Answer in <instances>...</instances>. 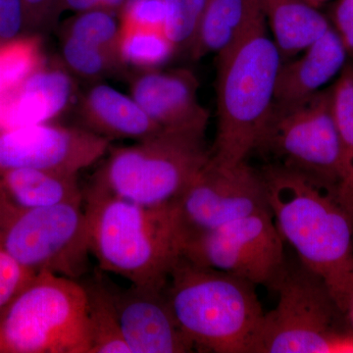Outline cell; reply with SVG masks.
Listing matches in <instances>:
<instances>
[{
  "instance_id": "cell-1",
  "label": "cell",
  "mask_w": 353,
  "mask_h": 353,
  "mask_svg": "<svg viewBox=\"0 0 353 353\" xmlns=\"http://www.w3.org/2000/svg\"><path fill=\"white\" fill-rule=\"evenodd\" d=\"M281 236L327 285L343 313L353 304V212L336 185L282 167L260 169Z\"/></svg>"
},
{
  "instance_id": "cell-2",
  "label": "cell",
  "mask_w": 353,
  "mask_h": 353,
  "mask_svg": "<svg viewBox=\"0 0 353 353\" xmlns=\"http://www.w3.org/2000/svg\"><path fill=\"white\" fill-rule=\"evenodd\" d=\"M217 57V130L210 160L230 167L252 154L284 62L256 0H248L240 31Z\"/></svg>"
},
{
  "instance_id": "cell-3",
  "label": "cell",
  "mask_w": 353,
  "mask_h": 353,
  "mask_svg": "<svg viewBox=\"0 0 353 353\" xmlns=\"http://www.w3.org/2000/svg\"><path fill=\"white\" fill-rule=\"evenodd\" d=\"M85 199L90 250L101 269L131 285L164 290L183 255L175 201L139 205L92 188Z\"/></svg>"
},
{
  "instance_id": "cell-4",
  "label": "cell",
  "mask_w": 353,
  "mask_h": 353,
  "mask_svg": "<svg viewBox=\"0 0 353 353\" xmlns=\"http://www.w3.org/2000/svg\"><path fill=\"white\" fill-rule=\"evenodd\" d=\"M164 292L196 350L254 353L265 313L252 283L182 255Z\"/></svg>"
},
{
  "instance_id": "cell-5",
  "label": "cell",
  "mask_w": 353,
  "mask_h": 353,
  "mask_svg": "<svg viewBox=\"0 0 353 353\" xmlns=\"http://www.w3.org/2000/svg\"><path fill=\"white\" fill-rule=\"evenodd\" d=\"M90 188L139 205L176 201L210 158L205 134L163 130L111 148Z\"/></svg>"
},
{
  "instance_id": "cell-6",
  "label": "cell",
  "mask_w": 353,
  "mask_h": 353,
  "mask_svg": "<svg viewBox=\"0 0 353 353\" xmlns=\"http://www.w3.org/2000/svg\"><path fill=\"white\" fill-rule=\"evenodd\" d=\"M88 299L82 283L48 272L0 310V353H90Z\"/></svg>"
},
{
  "instance_id": "cell-7",
  "label": "cell",
  "mask_w": 353,
  "mask_h": 353,
  "mask_svg": "<svg viewBox=\"0 0 353 353\" xmlns=\"http://www.w3.org/2000/svg\"><path fill=\"white\" fill-rule=\"evenodd\" d=\"M272 290L277 306L265 313L254 353L353 352L350 316L312 271L287 263Z\"/></svg>"
},
{
  "instance_id": "cell-8",
  "label": "cell",
  "mask_w": 353,
  "mask_h": 353,
  "mask_svg": "<svg viewBox=\"0 0 353 353\" xmlns=\"http://www.w3.org/2000/svg\"><path fill=\"white\" fill-rule=\"evenodd\" d=\"M83 201L34 209L0 199V248L26 269L79 281L88 269V218Z\"/></svg>"
},
{
  "instance_id": "cell-9",
  "label": "cell",
  "mask_w": 353,
  "mask_h": 353,
  "mask_svg": "<svg viewBox=\"0 0 353 353\" xmlns=\"http://www.w3.org/2000/svg\"><path fill=\"white\" fill-rule=\"evenodd\" d=\"M252 152L266 165L301 172L340 187L341 145L331 88L290 105H272Z\"/></svg>"
},
{
  "instance_id": "cell-10",
  "label": "cell",
  "mask_w": 353,
  "mask_h": 353,
  "mask_svg": "<svg viewBox=\"0 0 353 353\" xmlns=\"http://www.w3.org/2000/svg\"><path fill=\"white\" fill-rule=\"evenodd\" d=\"M273 218L267 209L188 236L183 256L272 289L287 265L285 241Z\"/></svg>"
},
{
  "instance_id": "cell-11",
  "label": "cell",
  "mask_w": 353,
  "mask_h": 353,
  "mask_svg": "<svg viewBox=\"0 0 353 353\" xmlns=\"http://www.w3.org/2000/svg\"><path fill=\"white\" fill-rule=\"evenodd\" d=\"M175 203L183 240L270 209L261 171L246 160L225 167L209 158Z\"/></svg>"
},
{
  "instance_id": "cell-12",
  "label": "cell",
  "mask_w": 353,
  "mask_h": 353,
  "mask_svg": "<svg viewBox=\"0 0 353 353\" xmlns=\"http://www.w3.org/2000/svg\"><path fill=\"white\" fill-rule=\"evenodd\" d=\"M110 141L85 128L53 122L0 130V171L29 168L79 174L108 152Z\"/></svg>"
},
{
  "instance_id": "cell-13",
  "label": "cell",
  "mask_w": 353,
  "mask_h": 353,
  "mask_svg": "<svg viewBox=\"0 0 353 353\" xmlns=\"http://www.w3.org/2000/svg\"><path fill=\"white\" fill-rule=\"evenodd\" d=\"M164 290L111 285L121 331L130 352L185 353L196 350L176 322Z\"/></svg>"
},
{
  "instance_id": "cell-14",
  "label": "cell",
  "mask_w": 353,
  "mask_h": 353,
  "mask_svg": "<svg viewBox=\"0 0 353 353\" xmlns=\"http://www.w3.org/2000/svg\"><path fill=\"white\" fill-rule=\"evenodd\" d=\"M192 70H145L130 80V95L162 129L205 134L209 111Z\"/></svg>"
},
{
  "instance_id": "cell-15",
  "label": "cell",
  "mask_w": 353,
  "mask_h": 353,
  "mask_svg": "<svg viewBox=\"0 0 353 353\" xmlns=\"http://www.w3.org/2000/svg\"><path fill=\"white\" fill-rule=\"evenodd\" d=\"M77 101L74 76L60 59L46 60L19 85L0 95V130L52 122Z\"/></svg>"
},
{
  "instance_id": "cell-16",
  "label": "cell",
  "mask_w": 353,
  "mask_h": 353,
  "mask_svg": "<svg viewBox=\"0 0 353 353\" xmlns=\"http://www.w3.org/2000/svg\"><path fill=\"white\" fill-rule=\"evenodd\" d=\"M83 128L109 139L134 141L163 131L131 95L103 83H95L77 101Z\"/></svg>"
},
{
  "instance_id": "cell-17",
  "label": "cell",
  "mask_w": 353,
  "mask_h": 353,
  "mask_svg": "<svg viewBox=\"0 0 353 353\" xmlns=\"http://www.w3.org/2000/svg\"><path fill=\"white\" fill-rule=\"evenodd\" d=\"M347 57L340 37L331 26L299 53V57L281 65L273 105H290L315 94L341 73Z\"/></svg>"
},
{
  "instance_id": "cell-18",
  "label": "cell",
  "mask_w": 353,
  "mask_h": 353,
  "mask_svg": "<svg viewBox=\"0 0 353 353\" xmlns=\"http://www.w3.org/2000/svg\"><path fill=\"white\" fill-rule=\"evenodd\" d=\"M0 199L16 208L34 209L83 201V194L78 174L10 169L0 171Z\"/></svg>"
},
{
  "instance_id": "cell-19",
  "label": "cell",
  "mask_w": 353,
  "mask_h": 353,
  "mask_svg": "<svg viewBox=\"0 0 353 353\" xmlns=\"http://www.w3.org/2000/svg\"><path fill=\"white\" fill-rule=\"evenodd\" d=\"M283 61L299 55L331 27L328 19L304 0H256Z\"/></svg>"
},
{
  "instance_id": "cell-20",
  "label": "cell",
  "mask_w": 353,
  "mask_h": 353,
  "mask_svg": "<svg viewBox=\"0 0 353 353\" xmlns=\"http://www.w3.org/2000/svg\"><path fill=\"white\" fill-rule=\"evenodd\" d=\"M246 6L248 0H205L201 26L190 50L192 59L224 50L240 31Z\"/></svg>"
},
{
  "instance_id": "cell-21",
  "label": "cell",
  "mask_w": 353,
  "mask_h": 353,
  "mask_svg": "<svg viewBox=\"0 0 353 353\" xmlns=\"http://www.w3.org/2000/svg\"><path fill=\"white\" fill-rule=\"evenodd\" d=\"M82 284L88 299L90 353H131L121 331L111 285L101 279Z\"/></svg>"
},
{
  "instance_id": "cell-22",
  "label": "cell",
  "mask_w": 353,
  "mask_h": 353,
  "mask_svg": "<svg viewBox=\"0 0 353 353\" xmlns=\"http://www.w3.org/2000/svg\"><path fill=\"white\" fill-rule=\"evenodd\" d=\"M332 113L341 145L339 192L353 212V62H347L331 87Z\"/></svg>"
},
{
  "instance_id": "cell-23",
  "label": "cell",
  "mask_w": 353,
  "mask_h": 353,
  "mask_svg": "<svg viewBox=\"0 0 353 353\" xmlns=\"http://www.w3.org/2000/svg\"><path fill=\"white\" fill-rule=\"evenodd\" d=\"M176 52L164 31L121 27L117 54L123 66L134 67L139 71L160 69Z\"/></svg>"
},
{
  "instance_id": "cell-24",
  "label": "cell",
  "mask_w": 353,
  "mask_h": 353,
  "mask_svg": "<svg viewBox=\"0 0 353 353\" xmlns=\"http://www.w3.org/2000/svg\"><path fill=\"white\" fill-rule=\"evenodd\" d=\"M60 61L73 76L97 81L123 66L115 53L61 34Z\"/></svg>"
},
{
  "instance_id": "cell-25",
  "label": "cell",
  "mask_w": 353,
  "mask_h": 353,
  "mask_svg": "<svg viewBox=\"0 0 353 353\" xmlns=\"http://www.w3.org/2000/svg\"><path fill=\"white\" fill-rule=\"evenodd\" d=\"M120 32V20L116 19L113 11L104 8L77 13L64 23L61 29L63 36L103 48L117 57Z\"/></svg>"
},
{
  "instance_id": "cell-26",
  "label": "cell",
  "mask_w": 353,
  "mask_h": 353,
  "mask_svg": "<svg viewBox=\"0 0 353 353\" xmlns=\"http://www.w3.org/2000/svg\"><path fill=\"white\" fill-rule=\"evenodd\" d=\"M164 32L176 50L190 51L196 38L205 0H164Z\"/></svg>"
},
{
  "instance_id": "cell-27",
  "label": "cell",
  "mask_w": 353,
  "mask_h": 353,
  "mask_svg": "<svg viewBox=\"0 0 353 353\" xmlns=\"http://www.w3.org/2000/svg\"><path fill=\"white\" fill-rule=\"evenodd\" d=\"M120 12L121 27L164 31L166 20L164 0H127Z\"/></svg>"
},
{
  "instance_id": "cell-28",
  "label": "cell",
  "mask_w": 353,
  "mask_h": 353,
  "mask_svg": "<svg viewBox=\"0 0 353 353\" xmlns=\"http://www.w3.org/2000/svg\"><path fill=\"white\" fill-rule=\"evenodd\" d=\"M36 274L21 266L0 248V310L13 299Z\"/></svg>"
},
{
  "instance_id": "cell-29",
  "label": "cell",
  "mask_w": 353,
  "mask_h": 353,
  "mask_svg": "<svg viewBox=\"0 0 353 353\" xmlns=\"http://www.w3.org/2000/svg\"><path fill=\"white\" fill-rule=\"evenodd\" d=\"M27 34H39L50 27L61 11L60 0H22Z\"/></svg>"
},
{
  "instance_id": "cell-30",
  "label": "cell",
  "mask_w": 353,
  "mask_h": 353,
  "mask_svg": "<svg viewBox=\"0 0 353 353\" xmlns=\"http://www.w3.org/2000/svg\"><path fill=\"white\" fill-rule=\"evenodd\" d=\"M27 34L22 0H0V41Z\"/></svg>"
},
{
  "instance_id": "cell-31",
  "label": "cell",
  "mask_w": 353,
  "mask_h": 353,
  "mask_svg": "<svg viewBox=\"0 0 353 353\" xmlns=\"http://www.w3.org/2000/svg\"><path fill=\"white\" fill-rule=\"evenodd\" d=\"M332 22L348 57L353 60V0H339L332 13Z\"/></svg>"
},
{
  "instance_id": "cell-32",
  "label": "cell",
  "mask_w": 353,
  "mask_h": 353,
  "mask_svg": "<svg viewBox=\"0 0 353 353\" xmlns=\"http://www.w3.org/2000/svg\"><path fill=\"white\" fill-rule=\"evenodd\" d=\"M60 4H61V10L68 9L77 13L103 8L101 0H60Z\"/></svg>"
},
{
  "instance_id": "cell-33",
  "label": "cell",
  "mask_w": 353,
  "mask_h": 353,
  "mask_svg": "<svg viewBox=\"0 0 353 353\" xmlns=\"http://www.w3.org/2000/svg\"><path fill=\"white\" fill-rule=\"evenodd\" d=\"M126 1L127 0H101V3L104 9L114 12L116 10H121Z\"/></svg>"
},
{
  "instance_id": "cell-34",
  "label": "cell",
  "mask_w": 353,
  "mask_h": 353,
  "mask_svg": "<svg viewBox=\"0 0 353 353\" xmlns=\"http://www.w3.org/2000/svg\"><path fill=\"white\" fill-rule=\"evenodd\" d=\"M306 3H308L309 6L314 7V8H319L320 6H323L325 2L328 1V0H304Z\"/></svg>"
},
{
  "instance_id": "cell-35",
  "label": "cell",
  "mask_w": 353,
  "mask_h": 353,
  "mask_svg": "<svg viewBox=\"0 0 353 353\" xmlns=\"http://www.w3.org/2000/svg\"><path fill=\"white\" fill-rule=\"evenodd\" d=\"M350 321H352V327H353V304L352 306V309H350Z\"/></svg>"
},
{
  "instance_id": "cell-36",
  "label": "cell",
  "mask_w": 353,
  "mask_h": 353,
  "mask_svg": "<svg viewBox=\"0 0 353 353\" xmlns=\"http://www.w3.org/2000/svg\"><path fill=\"white\" fill-rule=\"evenodd\" d=\"M4 94L3 85H2L1 81H0V95Z\"/></svg>"
}]
</instances>
